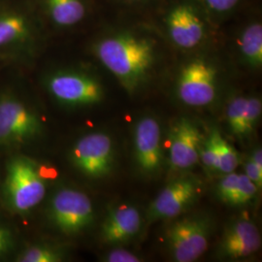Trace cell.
<instances>
[{
  "label": "cell",
  "instance_id": "ffe728a7",
  "mask_svg": "<svg viewBox=\"0 0 262 262\" xmlns=\"http://www.w3.org/2000/svg\"><path fill=\"white\" fill-rule=\"evenodd\" d=\"M247 99L248 97L236 96L230 100L226 108V120L229 130L233 136L239 139L245 138L244 120Z\"/></svg>",
  "mask_w": 262,
  "mask_h": 262
},
{
  "label": "cell",
  "instance_id": "f546056e",
  "mask_svg": "<svg viewBox=\"0 0 262 262\" xmlns=\"http://www.w3.org/2000/svg\"><path fill=\"white\" fill-rule=\"evenodd\" d=\"M126 1H130V2H137V1H143V0H126Z\"/></svg>",
  "mask_w": 262,
  "mask_h": 262
},
{
  "label": "cell",
  "instance_id": "ba28073f",
  "mask_svg": "<svg viewBox=\"0 0 262 262\" xmlns=\"http://www.w3.org/2000/svg\"><path fill=\"white\" fill-rule=\"evenodd\" d=\"M202 184L193 176L172 180L154 199L146 212L147 225L176 217L192 206L201 194Z\"/></svg>",
  "mask_w": 262,
  "mask_h": 262
},
{
  "label": "cell",
  "instance_id": "d4e9b609",
  "mask_svg": "<svg viewBox=\"0 0 262 262\" xmlns=\"http://www.w3.org/2000/svg\"><path fill=\"white\" fill-rule=\"evenodd\" d=\"M104 262H140L139 255L131 253L130 251L121 248V246L115 247L110 252L106 253L102 258Z\"/></svg>",
  "mask_w": 262,
  "mask_h": 262
},
{
  "label": "cell",
  "instance_id": "d6986e66",
  "mask_svg": "<svg viewBox=\"0 0 262 262\" xmlns=\"http://www.w3.org/2000/svg\"><path fill=\"white\" fill-rule=\"evenodd\" d=\"M216 149H217V172L227 174L234 172L240 163V157L233 146L225 140L222 133L216 131Z\"/></svg>",
  "mask_w": 262,
  "mask_h": 262
},
{
  "label": "cell",
  "instance_id": "83f0119b",
  "mask_svg": "<svg viewBox=\"0 0 262 262\" xmlns=\"http://www.w3.org/2000/svg\"><path fill=\"white\" fill-rule=\"evenodd\" d=\"M240 0H204L207 7L215 13H225L233 9Z\"/></svg>",
  "mask_w": 262,
  "mask_h": 262
},
{
  "label": "cell",
  "instance_id": "8fae6325",
  "mask_svg": "<svg viewBox=\"0 0 262 262\" xmlns=\"http://www.w3.org/2000/svg\"><path fill=\"white\" fill-rule=\"evenodd\" d=\"M133 142L138 170L146 176L159 174L163 162L159 122L151 116L141 118L135 124Z\"/></svg>",
  "mask_w": 262,
  "mask_h": 262
},
{
  "label": "cell",
  "instance_id": "5b68a950",
  "mask_svg": "<svg viewBox=\"0 0 262 262\" xmlns=\"http://www.w3.org/2000/svg\"><path fill=\"white\" fill-rule=\"evenodd\" d=\"M43 123L35 111L18 97L0 96V146L15 147L42 134Z\"/></svg>",
  "mask_w": 262,
  "mask_h": 262
},
{
  "label": "cell",
  "instance_id": "603a6c76",
  "mask_svg": "<svg viewBox=\"0 0 262 262\" xmlns=\"http://www.w3.org/2000/svg\"><path fill=\"white\" fill-rule=\"evenodd\" d=\"M261 99L258 97H248L245 111L244 131L245 137L251 136L255 130L256 125L261 118Z\"/></svg>",
  "mask_w": 262,
  "mask_h": 262
},
{
  "label": "cell",
  "instance_id": "7a4b0ae2",
  "mask_svg": "<svg viewBox=\"0 0 262 262\" xmlns=\"http://www.w3.org/2000/svg\"><path fill=\"white\" fill-rule=\"evenodd\" d=\"M35 159L17 155L9 159L2 187L5 206L16 215H26L46 196L47 178Z\"/></svg>",
  "mask_w": 262,
  "mask_h": 262
},
{
  "label": "cell",
  "instance_id": "44dd1931",
  "mask_svg": "<svg viewBox=\"0 0 262 262\" xmlns=\"http://www.w3.org/2000/svg\"><path fill=\"white\" fill-rule=\"evenodd\" d=\"M216 128H212L199 150V160L208 172H217V149H216Z\"/></svg>",
  "mask_w": 262,
  "mask_h": 262
},
{
  "label": "cell",
  "instance_id": "2e32d148",
  "mask_svg": "<svg viewBox=\"0 0 262 262\" xmlns=\"http://www.w3.org/2000/svg\"><path fill=\"white\" fill-rule=\"evenodd\" d=\"M45 2L50 18L58 27L75 26L85 16L83 0H45Z\"/></svg>",
  "mask_w": 262,
  "mask_h": 262
},
{
  "label": "cell",
  "instance_id": "277c9868",
  "mask_svg": "<svg viewBox=\"0 0 262 262\" xmlns=\"http://www.w3.org/2000/svg\"><path fill=\"white\" fill-rule=\"evenodd\" d=\"M212 222L204 215H188L174 222L166 231V246L176 262L197 260L208 250Z\"/></svg>",
  "mask_w": 262,
  "mask_h": 262
},
{
  "label": "cell",
  "instance_id": "8992f818",
  "mask_svg": "<svg viewBox=\"0 0 262 262\" xmlns=\"http://www.w3.org/2000/svg\"><path fill=\"white\" fill-rule=\"evenodd\" d=\"M48 92L57 102L67 107H90L102 102L104 88L89 73L76 70L57 71L46 81Z\"/></svg>",
  "mask_w": 262,
  "mask_h": 262
},
{
  "label": "cell",
  "instance_id": "6da1fadb",
  "mask_svg": "<svg viewBox=\"0 0 262 262\" xmlns=\"http://www.w3.org/2000/svg\"><path fill=\"white\" fill-rule=\"evenodd\" d=\"M94 50L128 94H134L147 81L156 60V48L150 38L127 31L101 38Z\"/></svg>",
  "mask_w": 262,
  "mask_h": 262
},
{
  "label": "cell",
  "instance_id": "e0dca14e",
  "mask_svg": "<svg viewBox=\"0 0 262 262\" xmlns=\"http://www.w3.org/2000/svg\"><path fill=\"white\" fill-rule=\"evenodd\" d=\"M240 52L244 60L253 68L262 66V26L253 23L245 28L239 38Z\"/></svg>",
  "mask_w": 262,
  "mask_h": 262
},
{
  "label": "cell",
  "instance_id": "cb8c5ba5",
  "mask_svg": "<svg viewBox=\"0 0 262 262\" xmlns=\"http://www.w3.org/2000/svg\"><path fill=\"white\" fill-rule=\"evenodd\" d=\"M239 174L234 172H230L225 174V176L221 179L216 187V193L219 198L228 205L231 197L233 196L235 190L238 186Z\"/></svg>",
  "mask_w": 262,
  "mask_h": 262
},
{
  "label": "cell",
  "instance_id": "4fadbf2b",
  "mask_svg": "<svg viewBox=\"0 0 262 262\" xmlns=\"http://www.w3.org/2000/svg\"><path fill=\"white\" fill-rule=\"evenodd\" d=\"M166 28L171 41L184 50L199 46L206 34L203 19L188 3H181L170 10L166 17Z\"/></svg>",
  "mask_w": 262,
  "mask_h": 262
},
{
  "label": "cell",
  "instance_id": "4316f807",
  "mask_svg": "<svg viewBox=\"0 0 262 262\" xmlns=\"http://www.w3.org/2000/svg\"><path fill=\"white\" fill-rule=\"evenodd\" d=\"M244 174L251 181H253L259 189L261 188L262 169L257 167L251 158L247 159V161L245 162V173Z\"/></svg>",
  "mask_w": 262,
  "mask_h": 262
},
{
  "label": "cell",
  "instance_id": "484cf974",
  "mask_svg": "<svg viewBox=\"0 0 262 262\" xmlns=\"http://www.w3.org/2000/svg\"><path fill=\"white\" fill-rule=\"evenodd\" d=\"M14 245V234L8 226L0 224V258L12 250Z\"/></svg>",
  "mask_w": 262,
  "mask_h": 262
},
{
  "label": "cell",
  "instance_id": "ac0fdd59",
  "mask_svg": "<svg viewBox=\"0 0 262 262\" xmlns=\"http://www.w3.org/2000/svg\"><path fill=\"white\" fill-rule=\"evenodd\" d=\"M66 252L49 244L30 245L17 256L19 262H60L66 259Z\"/></svg>",
  "mask_w": 262,
  "mask_h": 262
},
{
  "label": "cell",
  "instance_id": "52a82bcc",
  "mask_svg": "<svg viewBox=\"0 0 262 262\" xmlns=\"http://www.w3.org/2000/svg\"><path fill=\"white\" fill-rule=\"evenodd\" d=\"M72 165L85 177L101 179L115 166V147L110 135L92 132L76 141L70 151Z\"/></svg>",
  "mask_w": 262,
  "mask_h": 262
},
{
  "label": "cell",
  "instance_id": "3957f363",
  "mask_svg": "<svg viewBox=\"0 0 262 262\" xmlns=\"http://www.w3.org/2000/svg\"><path fill=\"white\" fill-rule=\"evenodd\" d=\"M51 225L62 234L75 236L90 228L95 212L91 198L72 187H62L52 195L47 208Z\"/></svg>",
  "mask_w": 262,
  "mask_h": 262
},
{
  "label": "cell",
  "instance_id": "7402d4cb",
  "mask_svg": "<svg viewBox=\"0 0 262 262\" xmlns=\"http://www.w3.org/2000/svg\"><path fill=\"white\" fill-rule=\"evenodd\" d=\"M258 187L245 174H239L238 186L228 205L243 206L252 202L258 192Z\"/></svg>",
  "mask_w": 262,
  "mask_h": 262
},
{
  "label": "cell",
  "instance_id": "9c48e42d",
  "mask_svg": "<svg viewBox=\"0 0 262 262\" xmlns=\"http://www.w3.org/2000/svg\"><path fill=\"white\" fill-rule=\"evenodd\" d=\"M180 100L187 106L203 107L212 103L216 94V69L204 58L187 62L177 81Z\"/></svg>",
  "mask_w": 262,
  "mask_h": 262
},
{
  "label": "cell",
  "instance_id": "9a60e30c",
  "mask_svg": "<svg viewBox=\"0 0 262 262\" xmlns=\"http://www.w3.org/2000/svg\"><path fill=\"white\" fill-rule=\"evenodd\" d=\"M34 38V25L19 10L0 7V51L27 46Z\"/></svg>",
  "mask_w": 262,
  "mask_h": 262
},
{
  "label": "cell",
  "instance_id": "5bb4252c",
  "mask_svg": "<svg viewBox=\"0 0 262 262\" xmlns=\"http://www.w3.org/2000/svg\"><path fill=\"white\" fill-rule=\"evenodd\" d=\"M141 227L142 217L137 207L119 204L108 210L100 228V239L108 246H122L138 234Z\"/></svg>",
  "mask_w": 262,
  "mask_h": 262
},
{
  "label": "cell",
  "instance_id": "7c38bea8",
  "mask_svg": "<svg viewBox=\"0 0 262 262\" xmlns=\"http://www.w3.org/2000/svg\"><path fill=\"white\" fill-rule=\"evenodd\" d=\"M261 247V236L256 225L248 217H239L226 226L219 244V258L240 260L257 253Z\"/></svg>",
  "mask_w": 262,
  "mask_h": 262
},
{
  "label": "cell",
  "instance_id": "f1b7e54d",
  "mask_svg": "<svg viewBox=\"0 0 262 262\" xmlns=\"http://www.w3.org/2000/svg\"><path fill=\"white\" fill-rule=\"evenodd\" d=\"M251 159L255 163L257 167L262 169V150L261 148H256L253 150V155L251 156Z\"/></svg>",
  "mask_w": 262,
  "mask_h": 262
},
{
  "label": "cell",
  "instance_id": "30bf717a",
  "mask_svg": "<svg viewBox=\"0 0 262 262\" xmlns=\"http://www.w3.org/2000/svg\"><path fill=\"white\" fill-rule=\"evenodd\" d=\"M204 135L195 122L181 118L169 130V164L173 170H187L199 161Z\"/></svg>",
  "mask_w": 262,
  "mask_h": 262
}]
</instances>
